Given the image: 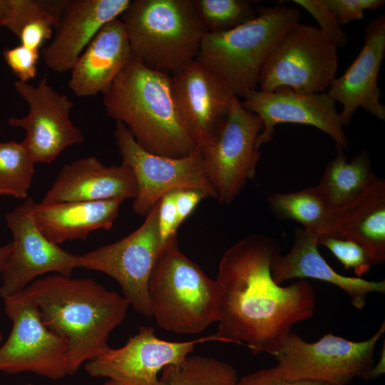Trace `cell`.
Wrapping results in <instances>:
<instances>
[{
	"label": "cell",
	"mask_w": 385,
	"mask_h": 385,
	"mask_svg": "<svg viewBox=\"0 0 385 385\" xmlns=\"http://www.w3.org/2000/svg\"><path fill=\"white\" fill-rule=\"evenodd\" d=\"M280 252L276 239L253 234L223 254L215 279L217 342L274 355L292 326L312 317L316 299L307 281L282 287L272 277V260Z\"/></svg>",
	"instance_id": "1"
},
{
	"label": "cell",
	"mask_w": 385,
	"mask_h": 385,
	"mask_svg": "<svg viewBox=\"0 0 385 385\" xmlns=\"http://www.w3.org/2000/svg\"><path fill=\"white\" fill-rule=\"evenodd\" d=\"M24 291L46 326L68 341V375L110 347L109 335L130 307L123 295L91 278L54 274L36 279Z\"/></svg>",
	"instance_id": "2"
},
{
	"label": "cell",
	"mask_w": 385,
	"mask_h": 385,
	"mask_svg": "<svg viewBox=\"0 0 385 385\" xmlns=\"http://www.w3.org/2000/svg\"><path fill=\"white\" fill-rule=\"evenodd\" d=\"M103 95L107 115L123 123L145 150L177 158L197 148L178 114L170 75L132 56Z\"/></svg>",
	"instance_id": "3"
},
{
	"label": "cell",
	"mask_w": 385,
	"mask_h": 385,
	"mask_svg": "<svg viewBox=\"0 0 385 385\" xmlns=\"http://www.w3.org/2000/svg\"><path fill=\"white\" fill-rule=\"evenodd\" d=\"M256 11L253 19L234 29L206 33L195 59L220 76L238 98L257 90L263 63L301 16L299 9L282 5Z\"/></svg>",
	"instance_id": "4"
},
{
	"label": "cell",
	"mask_w": 385,
	"mask_h": 385,
	"mask_svg": "<svg viewBox=\"0 0 385 385\" xmlns=\"http://www.w3.org/2000/svg\"><path fill=\"white\" fill-rule=\"evenodd\" d=\"M132 56L171 75L195 59L207 33L193 0H134L119 17Z\"/></svg>",
	"instance_id": "5"
},
{
	"label": "cell",
	"mask_w": 385,
	"mask_h": 385,
	"mask_svg": "<svg viewBox=\"0 0 385 385\" xmlns=\"http://www.w3.org/2000/svg\"><path fill=\"white\" fill-rule=\"evenodd\" d=\"M152 317L169 332L197 334L217 322V291L179 248L177 235L163 245L148 282Z\"/></svg>",
	"instance_id": "6"
},
{
	"label": "cell",
	"mask_w": 385,
	"mask_h": 385,
	"mask_svg": "<svg viewBox=\"0 0 385 385\" xmlns=\"http://www.w3.org/2000/svg\"><path fill=\"white\" fill-rule=\"evenodd\" d=\"M337 49L317 27L294 24L263 63L260 91L289 87L300 94L323 92L336 78Z\"/></svg>",
	"instance_id": "7"
},
{
	"label": "cell",
	"mask_w": 385,
	"mask_h": 385,
	"mask_svg": "<svg viewBox=\"0 0 385 385\" xmlns=\"http://www.w3.org/2000/svg\"><path fill=\"white\" fill-rule=\"evenodd\" d=\"M384 332L383 322L375 334L362 342L330 333L312 343L291 332L274 354L276 366L291 379L346 385L356 376L366 377L373 367L376 345Z\"/></svg>",
	"instance_id": "8"
},
{
	"label": "cell",
	"mask_w": 385,
	"mask_h": 385,
	"mask_svg": "<svg viewBox=\"0 0 385 385\" xmlns=\"http://www.w3.org/2000/svg\"><path fill=\"white\" fill-rule=\"evenodd\" d=\"M3 301L12 328L0 346V371L31 372L52 380L68 376V341L46 326L24 289Z\"/></svg>",
	"instance_id": "9"
},
{
	"label": "cell",
	"mask_w": 385,
	"mask_h": 385,
	"mask_svg": "<svg viewBox=\"0 0 385 385\" xmlns=\"http://www.w3.org/2000/svg\"><path fill=\"white\" fill-rule=\"evenodd\" d=\"M159 202L142 225L126 237L79 255L80 268L103 272L120 285L137 312L152 317L148 282L163 249L158 225Z\"/></svg>",
	"instance_id": "10"
},
{
	"label": "cell",
	"mask_w": 385,
	"mask_h": 385,
	"mask_svg": "<svg viewBox=\"0 0 385 385\" xmlns=\"http://www.w3.org/2000/svg\"><path fill=\"white\" fill-rule=\"evenodd\" d=\"M114 137L122 163L132 169L136 180L133 204L136 214L146 216L165 194L180 189H197L217 198L205 173L200 148L183 158L155 155L143 148L121 123H115Z\"/></svg>",
	"instance_id": "11"
},
{
	"label": "cell",
	"mask_w": 385,
	"mask_h": 385,
	"mask_svg": "<svg viewBox=\"0 0 385 385\" xmlns=\"http://www.w3.org/2000/svg\"><path fill=\"white\" fill-rule=\"evenodd\" d=\"M263 124L235 97L229 117L212 142L200 148L205 173L222 205H230L255 175Z\"/></svg>",
	"instance_id": "12"
},
{
	"label": "cell",
	"mask_w": 385,
	"mask_h": 385,
	"mask_svg": "<svg viewBox=\"0 0 385 385\" xmlns=\"http://www.w3.org/2000/svg\"><path fill=\"white\" fill-rule=\"evenodd\" d=\"M217 342L215 334L187 342H170L156 337L150 327L140 326L119 348L109 347L85 364L93 377L106 379L103 385H160L158 373L183 361L196 344Z\"/></svg>",
	"instance_id": "13"
},
{
	"label": "cell",
	"mask_w": 385,
	"mask_h": 385,
	"mask_svg": "<svg viewBox=\"0 0 385 385\" xmlns=\"http://www.w3.org/2000/svg\"><path fill=\"white\" fill-rule=\"evenodd\" d=\"M35 203L28 197L6 214L13 241L11 254L0 275L2 299L23 291L36 278L46 273L71 277L73 270L80 268L79 255L62 249L41 232L32 215Z\"/></svg>",
	"instance_id": "14"
},
{
	"label": "cell",
	"mask_w": 385,
	"mask_h": 385,
	"mask_svg": "<svg viewBox=\"0 0 385 385\" xmlns=\"http://www.w3.org/2000/svg\"><path fill=\"white\" fill-rule=\"evenodd\" d=\"M14 88L28 103L21 118H9V125L23 129V143L35 163L49 164L67 148L82 143V130L70 118L73 106L69 98L54 90L43 76L37 86L16 81Z\"/></svg>",
	"instance_id": "15"
},
{
	"label": "cell",
	"mask_w": 385,
	"mask_h": 385,
	"mask_svg": "<svg viewBox=\"0 0 385 385\" xmlns=\"http://www.w3.org/2000/svg\"><path fill=\"white\" fill-rule=\"evenodd\" d=\"M180 119L198 148L217 136L230 113L235 94L216 73L193 60L170 75Z\"/></svg>",
	"instance_id": "16"
},
{
	"label": "cell",
	"mask_w": 385,
	"mask_h": 385,
	"mask_svg": "<svg viewBox=\"0 0 385 385\" xmlns=\"http://www.w3.org/2000/svg\"><path fill=\"white\" fill-rule=\"evenodd\" d=\"M240 102L245 109L262 121V131L257 140L258 148L272 140L274 127L279 123L314 126L334 140L337 150L348 148L349 140L336 102L327 93L300 94L289 87H279L271 92L255 90Z\"/></svg>",
	"instance_id": "17"
},
{
	"label": "cell",
	"mask_w": 385,
	"mask_h": 385,
	"mask_svg": "<svg viewBox=\"0 0 385 385\" xmlns=\"http://www.w3.org/2000/svg\"><path fill=\"white\" fill-rule=\"evenodd\" d=\"M385 56V16L373 19L365 28L364 46L345 72L335 78L328 95L342 105V125H348L356 109L362 108L381 120L385 106L380 103L378 75Z\"/></svg>",
	"instance_id": "18"
},
{
	"label": "cell",
	"mask_w": 385,
	"mask_h": 385,
	"mask_svg": "<svg viewBox=\"0 0 385 385\" xmlns=\"http://www.w3.org/2000/svg\"><path fill=\"white\" fill-rule=\"evenodd\" d=\"M130 0H67L51 42L42 49L43 60L53 71H71L101 28L118 18Z\"/></svg>",
	"instance_id": "19"
},
{
	"label": "cell",
	"mask_w": 385,
	"mask_h": 385,
	"mask_svg": "<svg viewBox=\"0 0 385 385\" xmlns=\"http://www.w3.org/2000/svg\"><path fill=\"white\" fill-rule=\"evenodd\" d=\"M138 188L132 169L122 163L106 166L96 156L64 165L41 203L135 199Z\"/></svg>",
	"instance_id": "20"
},
{
	"label": "cell",
	"mask_w": 385,
	"mask_h": 385,
	"mask_svg": "<svg viewBox=\"0 0 385 385\" xmlns=\"http://www.w3.org/2000/svg\"><path fill=\"white\" fill-rule=\"evenodd\" d=\"M295 240L291 250L277 255L271 265L272 277L281 285L294 278H312L332 284L344 290L352 305L362 309L369 294L385 292V280L369 281L361 277H346L337 273L322 257L318 250L319 236L304 228L295 230Z\"/></svg>",
	"instance_id": "21"
},
{
	"label": "cell",
	"mask_w": 385,
	"mask_h": 385,
	"mask_svg": "<svg viewBox=\"0 0 385 385\" xmlns=\"http://www.w3.org/2000/svg\"><path fill=\"white\" fill-rule=\"evenodd\" d=\"M132 57L120 19L115 18L96 34L71 70L70 90L78 97L103 94Z\"/></svg>",
	"instance_id": "22"
},
{
	"label": "cell",
	"mask_w": 385,
	"mask_h": 385,
	"mask_svg": "<svg viewBox=\"0 0 385 385\" xmlns=\"http://www.w3.org/2000/svg\"><path fill=\"white\" fill-rule=\"evenodd\" d=\"M121 199L35 203L32 215L41 232L60 245L73 240H86L91 232L109 230L117 218Z\"/></svg>",
	"instance_id": "23"
},
{
	"label": "cell",
	"mask_w": 385,
	"mask_h": 385,
	"mask_svg": "<svg viewBox=\"0 0 385 385\" xmlns=\"http://www.w3.org/2000/svg\"><path fill=\"white\" fill-rule=\"evenodd\" d=\"M338 237L351 240L367 252L373 265L385 261V180L376 176L351 205L333 215Z\"/></svg>",
	"instance_id": "24"
},
{
	"label": "cell",
	"mask_w": 385,
	"mask_h": 385,
	"mask_svg": "<svg viewBox=\"0 0 385 385\" xmlns=\"http://www.w3.org/2000/svg\"><path fill=\"white\" fill-rule=\"evenodd\" d=\"M376 178L366 150L351 161H347L342 150H337L336 156L327 165L315 188L327 210L334 215L354 202Z\"/></svg>",
	"instance_id": "25"
},
{
	"label": "cell",
	"mask_w": 385,
	"mask_h": 385,
	"mask_svg": "<svg viewBox=\"0 0 385 385\" xmlns=\"http://www.w3.org/2000/svg\"><path fill=\"white\" fill-rule=\"evenodd\" d=\"M267 201L278 219L294 220L319 237L326 235L338 237L334 217L315 187L289 193L275 192L268 197Z\"/></svg>",
	"instance_id": "26"
},
{
	"label": "cell",
	"mask_w": 385,
	"mask_h": 385,
	"mask_svg": "<svg viewBox=\"0 0 385 385\" xmlns=\"http://www.w3.org/2000/svg\"><path fill=\"white\" fill-rule=\"evenodd\" d=\"M161 371L160 385H236L238 381L230 364L204 356H187Z\"/></svg>",
	"instance_id": "27"
},
{
	"label": "cell",
	"mask_w": 385,
	"mask_h": 385,
	"mask_svg": "<svg viewBox=\"0 0 385 385\" xmlns=\"http://www.w3.org/2000/svg\"><path fill=\"white\" fill-rule=\"evenodd\" d=\"M35 162L24 143L0 141V196L26 199Z\"/></svg>",
	"instance_id": "28"
},
{
	"label": "cell",
	"mask_w": 385,
	"mask_h": 385,
	"mask_svg": "<svg viewBox=\"0 0 385 385\" xmlns=\"http://www.w3.org/2000/svg\"><path fill=\"white\" fill-rule=\"evenodd\" d=\"M197 15L207 33L234 29L257 16L247 0H193Z\"/></svg>",
	"instance_id": "29"
},
{
	"label": "cell",
	"mask_w": 385,
	"mask_h": 385,
	"mask_svg": "<svg viewBox=\"0 0 385 385\" xmlns=\"http://www.w3.org/2000/svg\"><path fill=\"white\" fill-rule=\"evenodd\" d=\"M318 245L326 247L346 270L353 269L359 277L373 266L366 250L351 240L324 235L318 237Z\"/></svg>",
	"instance_id": "30"
},
{
	"label": "cell",
	"mask_w": 385,
	"mask_h": 385,
	"mask_svg": "<svg viewBox=\"0 0 385 385\" xmlns=\"http://www.w3.org/2000/svg\"><path fill=\"white\" fill-rule=\"evenodd\" d=\"M297 5L307 10L317 21L319 30L337 48H343L349 42L348 37L335 15L322 5L319 0H294Z\"/></svg>",
	"instance_id": "31"
},
{
	"label": "cell",
	"mask_w": 385,
	"mask_h": 385,
	"mask_svg": "<svg viewBox=\"0 0 385 385\" xmlns=\"http://www.w3.org/2000/svg\"><path fill=\"white\" fill-rule=\"evenodd\" d=\"M4 59L13 73L21 82H28L35 78L39 59V51L21 44L6 48Z\"/></svg>",
	"instance_id": "32"
},
{
	"label": "cell",
	"mask_w": 385,
	"mask_h": 385,
	"mask_svg": "<svg viewBox=\"0 0 385 385\" xmlns=\"http://www.w3.org/2000/svg\"><path fill=\"white\" fill-rule=\"evenodd\" d=\"M335 15L343 25L361 19L366 10H376L385 4L384 0H319Z\"/></svg>",
	"instance_id": "33"
},
{
	"label": "cell",
	"mask_w": 385,
	"mask_h": 385,
	"mask_svg": "<svg viewBox=\"0 0 385 385\" xmlns=\"http://www.w3.org/2000/svg\"><path fill=\"white\" fill-rule=\"evenodd\" d=\"M236 385H329L306 379H294L285 376L276 366L250 373L238 379Z\"/></svg>",
	"instance_id": "34"
},
{
	"label": "cell",
	"mask_w": 385,
	"mask_h": 385,
	"mask_svg": "<svg viewBox=\"0 0 385 385\" xmlns=\"http://www.w3.org/2000/svg\"><path fill=\"white\" fill-rule=\"evenodd\" d=\"M158 225L160 237L163 245L171 237L177 235L180 225L178 222L174 191L165 194L159 201Z\"/></svg>",
	"instance_id": "35"
},
{
	"label": "cell",
	"mask_w": 385,
	"mask_h": 385,
	"mask_svg": "<svg viewBox=\"0 0 385 385\" xmlns=\"http://www.w3.org/2000/svg\"><path fill=\"white\" fill-rule=\"evenodd\" d=\"M175 203L178 225L192 212L200 202L207 195L197 189L188 188L175 190Z\"/></svg>",
	"instance_id": "36"
},
{
	"label": "cell",
	"mask_w": 385,
	"mask_h": 385,
	"mask_svg": "<svg viewBox=\"0 0 385 385\" xmlns=\"http://www.w3.org/2000/svg\"><path fill=\"white\" fill-rule=\"evenodd\" d=\"M12 249V243L9 242L0 247V275L9 259Z\"/></svg>",
	"instance_id": "37"
},
{
	"label": "cell",
	"mask_w": 385,
	"mask_h": 385,
	"mask_svg": "<svg viewBox=\"0 0 385 385\" xmlns=\"http://www.w3.org/2000/svg\"><path fill=\"white\" fill-rule=\"evenodd\" d=\"M9 0H0V14L4 16L8 10Z\"/></svg>",
	"instance_id": "38"
},
{
	"label": "cell",
	"mask_w": 385,
	"mask_h": 385,
	"mask_svg": "<svg viewBox=\"0 0 385 385\" xmlns=\"http://www.w3.org/2000/svg\"><path fill=\"white\" fill-rule=\"evenodd\" d=\"M3 16L0 14V27L3 25Z\"/></svg>",
	"instance_id": "39"
},
{
	"label": "cell",
	"mask_w": 385,
	"mask_h": 385,
	"mask_svg": "<svg viewBox=\"0 0 385 385\" xmlns=\"http://www.w3.org/2000/svg\"><path fill=\"white\" fill-rule=\"evenodd\" d=\"M2 340H3V334L0 329V344L2 342Z\"/></svg>",
	"instance_id": "40"
},
{
	"label": "cell",
	"mask_w": 385,
	"mask_h": 385,
	"mask_svg": "<svg viewBox=\"0 0 385 385\" xmlns=\"http://www.w3.org/2000/svg\"><path fill=\"white\" fill-rule=\"evenodd\" d=\"M26 385H34L33 384H31V383H28L26 384Z\"/></svg>",
	"instance_id": "41"
}]
</instances>
